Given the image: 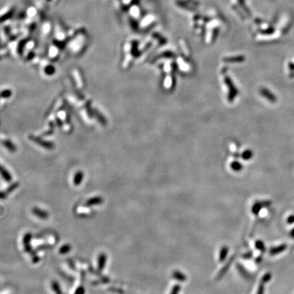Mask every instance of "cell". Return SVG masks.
Instances as JSON below:
<instances>
[{"mask_svg": "<svg viewBox=\"0 0 294 294\" xmlns=\"http://www.w3.org/2000/svg\"><path fill=\"white\" fill-rule=\"evenodd\" d=\"M287 248V245H281L278 246H274V247L270 248V253L271 255H277L282 253L284 251H285V249Z\"/></svg>", "mask_w": 294, "mask_h": 294, "instance_id": "4", "label": "cell"}, {"mask_svg": "<svg viewBox=\"0 0 294 294\" xmlns=\"http://www.w3.org/2000/svg\"><path fill=\"white\" fill-rule=\"evenodd\" d=\"M252 155H253V153L251 150H246L243 154V158L245 159H248L251 157Z\"/></svg>", "mask_w": 294, "mask_h": 294, "instance_id": "13", "label": "cell"}, {"mask_svg": "<svg viewBox=\"0 0 294 294\" xmlns=\"http://www.w3.org/2000/svg\"><path fill=\"white\" fill-rule=\"evenodd\" d=\"M71 248H72V247H71L70 245H65L61 246V247L59 248V253L61 254H66V253H68V252L70 251Z\"/></svg>", "mask_w": 294, "mask_h": 294, "instance_id": "9", "label": "cell"}, {"mask_svg": "<svg viewBox=\"0 0 294 294\" xmlns=\"http://www.w3.org/2000/svg\"><path fill=\"white\" fill-rule=\"evenodd\" d=\"M174 7L185 16L195 34L206 41H213L223 32L226 23L222 13L202 0H173Z\"/></svg>", "mask_w": 294, "mask_h": 294, "instance_id": "1", "label": "cell"}, {"mask_svg": "<svg viewBox=\"0 0 294 294\" xmlns=\"http://www.w3.org/2000/svg\"><path fill=\"white\" fill-rule=\"evenodd\" d=\"M83 178V174L82 172H78L76 174L74 177V184L76 185H78V184L82 182Z\"/></svg>", "mask_w": 294, "mask_h": 294, "instance_id": "8", "label": "cell"}, {"mask_svg": "<svg viewBox=\"0 0 294 294\" xmlns=\"http://www.w3.org/2000/svg\"><path fill=\"white\" fill-rule=\"evenodd\" d=\"M32 239V234H26L24 238H23V243L25 245V251L27 252H31V246H30V241Z\"/></svg>", "mask_w": 294, "mask_h": 294, "instance_id": "5", "label": "cell"}, {"mask_svg": "<svg viewBox=\"0 0 294 294\" xmlns=\"http://www.w3.org/2000/svg\"><path fill=\"white\" fill-rule=\"evenodd\" d=\"M293 222H294V216H293V215H292V216L288 217V219H287V223H288L292 224Z\"/></svg>", "mask_w": 294, "mask_h": 294, "instance_id": "17", "label": "cell"}, {"mask_svg": "<svg viewBox=\"0 0 294 294\" xmlns=\"http://www.w3.org/2000/svg\"><path fill=\"white\" fill-rule=\"evenodd\" d=\"M262 208V206L260 205L259 204H255L253 206V211L255 214H258L259 212L260 211V209Z\"/></svg>", "mask_w": 294, "mask_h": 294, "instance_id": "12", "label": "cell"}, {"mask_svg": "<svg viewBox=\"0 0 294 294\" xmlns=\"http://www.w3.org/2000/svg\"><path fill=\"white\" fill-rule=\"evenodd\" d=\"M271 277H272V275L270 273H266L264 276H263L262 282H264V283H265V282H268L271 279Z\"/></svg>", "mask_w": 294, "mask_h": 294, "instance_id": "11", "label": "cell"}, {"mask_svg": "<svg viewBox=\"0 0 294 294\" xmlns=\"http://www.w3.org/2000/svg\"><path fill=\"white\" fill-rule=\"evenodd\" d=\"M32 212L35 216H37L38 217L40 218V219H46L49 217L48 212L38 208H33L32 210Z\"/></svg>", "mask_w": 294, "mask_h": 294, "instance_id": "3", "label": "cell"}, {"mask_svg": "<svg viewBox=\"0 0 294 294\" xmlns=\"http://www.w3.org/2000/svg\"><path fill=\"white\" fill-rule=\"evenodd\" d=\"M255 246H256V247H257V248L259 249V250L264 251V249H265L264 243H263V242H261V241H257V242H256Z\"/></svg>", "mask_w": 294, "mask_h": 294, "instance_id": "14", "label": "cell"}, {"mask_svg": "<svg viewBox=\"0 0 294 294\" xmlns=\"http://www.w3.org/2000/svg\"><path fill=\"white\" fill-rule=\"evenodd\" d=\"M52 288L54 292L57 294H61V290L59 285L57 282H53L52 284Z\"/></svg>", "mask_w": 294, "mask_h": 294, "instance_id": "10", "label": "cell"}, {"mask_svg": "<svg viewBox=\"0 0 294 294\" xmlns=\"http://www.w3.org/2000/svg\"><path fill=\"white\" fill-rule=\"evenodd\" d=\"M101 203H102V199L100 197H95L92 198L91 199L86 201L85 205L87 206H91L94 205H97V204H100Z\"/></svg>", "mask_w": 294, "mask_h": 294, "instance_id": "6", "label": "cell"}, {"mask_svg": "<svg viewBox=\"0 0 294 294\" xmlns=\"http://www.w3.org/2000/svg\"><path fill=\"white\" fill-rule=\"evenodd\" d=\"M106 262V257L104 254H101L98 258V268L101 270L105 266Z\"/></svg>", "mask_w": 294, "mask_h": 294, "instance_id": "7", "label": "cell"}, {"mask_svg": "<svg viewBox=\"0 0 294 294\" xmlns=\"http://www.w3.org/2000/svg\"><path fill=\"white\" fill-rule=\"evenodd\" d=\"M84 293H85V289L83 287H78L76 292V294H84Z\"/></svg>", "mask_w": 294, "mask_h": 294, "instance_id": "16", "label": "cell"}, {"mask_svg": "<svg viewBox=\"0 0 294 294\" xmlns=\"http://www.w3.org/2000/svg\"><path fill=\"white\" fill-rule=\"evenodd\" d=\"M260 93H261L263 96L266 98L268 101H270L271 102H274L276 101V96L273 93H272V92L268 90V89L263 88L260 91Z\"/></svg>", "mask_w": 294, "mask_h": 294, "instance_id": "2", "label": "cell"}, {"mask_svg": "<svg viewBox=\"0 0 294 294\" xmlns=\"http://www.w3.org/2000/svg\"><path fill=\"white\" fill-rule=\"evenodd\" d=\"M291 234H292V235L293 236H294V229L292 231V232H291Z\"/></svg>", "mask_w": 294, "mask_h": 294, "instance_id": "18", "label": "cell"}, {"mask_svg": "<svg viewBox=\"0 0 294 294\" xmlns=\"http://www.w3.org/2000/svg\"><path fill=\"white\" fill-rule=\"evenodd\" d=\"M264 282H261V284L259 285L258 291H257V294H264Z\"/></svg>", "mask_w": 294, "mask_h": 294, "instance_id": "15", "label": "cell"}]
</instances>
